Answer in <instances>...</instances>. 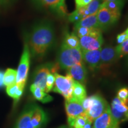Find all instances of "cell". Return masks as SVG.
<instances>
[{
	"label": "cell",
	"instance_id": "cell-1",
	"mask_svg": "<svg viewBox=\"0 0 128 128\" xmlns=\"http://www.w3.org/2000/svg\"><path fill=\"white\" fill-rule=\"evenodd\" d=\"M55 40V33L52 23L43 21L33 27L27 42L32 56L42 60L52 47Z\"/></svg>",
	"mask_w": 128,
	"mask_h": 128
},
{
	"label": "cell",
	"instance_id": "cell-2",
	"mask_svg": "<svg viewBox=\"0 0 128 128\" xmlns=\"http://www.w3.org/2000/svg\"><path fill=\"white\" fill-rule=\"evenodd\" d=\"M81 104L84 109L81 115L92 123L109 106L106 100L98 94L86 97L81 102Z\"/></svg>",
	"mask_w": 128,
	"mask_h": 128
},
{
	"label": "cell",
	"instance_id": "cell-3",
	"mask_svg": "<svg viewBox=\"0 0 128 128\" xmlns=\"http://www.w3.org/2000/svg\"><path fill=\"white\" fill-rule=\"evenodd\" d=\"M82 53L81 48H71L61 44L57 57V64L60 68L66 70L76 64L82 63Z\"/></svg>",
	"mask_w": 128,
	"mask_h": 128
},
{
	"label": "cell",
	"instance_id": "cell-4",
	"mask_svg": "<svg viewBox=\"0 0 128 128\" xmlns=\"http://www.w3.org/2000/svg\"><path fill=\"white\" fill-rule=\"evenodd\" d=\"M30 52L27 41L25 42L23 53L21 56L20 63L17 70L16 84L23 90L26 84L28 71L30 68Z\"/></svg>",
	"mask_w": 128,
	"mask_h": 128
},
{
	"label": "cell",
	"instance_id": "cell-5",
	"mask_svg": "<svg viewBox=\"0 0 128 128\" xmlns=\"http://www.w3.org/2000/svg\"><path fill=\"white\" fill-rule=\"evenodd\" d=\"M55 84L52 91L63 96L65 101H69L72 98V92L74 80L70 75L63 76L55 73Z\"/></svg>",
	"mask_w": 128,
	"mask_h": 128
},
{
	"label": "cell",
	"instance_id": "cell-6",
	"mask_svg": "<svg viewBox=\"0 0 128 128\" xmlns=\"http://www.w3.org/2000/svg\"><path fill=\"white\" fill-rule=\"evenodd\" d=\"M60 67L56 63H47L39 66L35 70L33 74V83L37 87L40 88L45 92L47 76L49 73H57Z\"/></svg>",
	"mask_w": 128,
	"mask_h": 128
},
{
	"label": "cell",
	"instance_id": "cell-7",
	"mask_svg": "<svg viewBox=\"0 0 128 128\" xmlns=\"http://www.w3.org/2000/svg\"><path fill=\"white\" fill-rule=\"evenodd\" d=\"M120 16V12H112L104 7H100L97 13L99 28L101 30L106 31L118 22Z\"/></svg>",
	"mask_w": 128,
	"mask_h": 128
},
{
	"label": "cell",
	"instance_id": "cell-8",
	"mask_svg": "<svg viewBox=\"0 0 128 128\" xmlns=\"http://www.w3.org/2000/svg\"><path fill=\"white\" fill-rule=\"evenodd\" d=\"M119 58L116 48L110 45L104 46L101 50L100 64L98 70L106 72Z\"/></svg>",
	"mask_w": 128,
	"mask_h": 128
},
{
	"label": "cell",
	"instance_id": "cell-9",
	"mask_svg": "<svg viewBox=\"0 0 128 128\" xmlns=\"http://www.w3.org/2000/svg\"><path fill=\"white\" fill-rule=\"evenodd\" d=\"M104 43L102 31L80 38V48L82 50H94L100 49Z\"/></svg>",
	"mask_w": 128,
	"mask_h": 128
},
{
	"label": "cell",
	"instance_id": "cell-10",
	"mask_svg": "<svg viewBox=\"0 0 128 128\" xmlns=\"http://www.w3.org/2000/svg\"><path fill=\"white\" fill-rule=\"evenodd\" d=\"M110 110L112 118L116 124L128 121V106L124 104L116 97L112 100Z\"/></svg>",
	"mask_w": 128,
	"mask_h": 128
},
{
	"label": "cell",
	"instance_id": "cell-11",
	"mask_svg": "<svg viewBox=\"0 0 128 128\" xmlns=\"http://www.w3.org/2000/svg\"><path fill=\"white\" fill-rule=\"evenodd\" d=\"M37 7L50 10L59 16H64L67 14L65 0H32Z\"/></svg>",
	"mask_w": 128,
	"mask_h": 128
},
{
	"label": "cell",
	"instance_id": "cell-12",
	"mask_svg": "<svg viewBox=\"0 0 128 128\" xmlns=\"http://www.w3.org/2000/svg\"><path fill=\"white\" fill-rule=\"evenodd\" d=\"M33 106L34 103L26 106L17 119L14 128H38L32 116Z\"/></svg>",
	"mask_w": 128,
	"mask_h": 128
},
{
	"label": "cell",
	"instance_id": "cell-13",
	"mask_svg": "<svg viewBox=\"0 0 128 128\" xmlns=\"http://www.w3.org/2000/svg\"><path fill=\"white\" fill-rule=\"evenodd\" d=\"M102 48L94 50H82L83 62L91 71L94 72L98 70Z\"/></svg>",
	"mask_w": 128,
	"mask_h": 128
},
{
	"label": "cell",
	"instance_id": "cell-14",
	"mask_svg": "<svg viewBox=\"0 0 128 128\" xmlns=\"http://www.w3.org/2000/svg\"><path fill=\"white\" fill-rule=\"evenodd\" d=\"M92 128H119L112 118L110 106L92 122Z\"/></svg>",
	"mask_w": 128,
	"mask_h": 128
},
{
	"label": "cell",
	"instance_id": "cell-15",
	"mask_svg": "<svg viewBox=\"0 0 128 128\" xmlns=\"http://www.w3.org/2000/svg\"><path fill=\"white\" fill-rule=\"evenodd\" d=\"M66 74L70 75L74 81L84 85L87 82V70L84 62L76 64L66 69Z\"/></svg>",
	"mask_w": 128,
	"mask_h": 128
},
{
	"label": "cell",
	"instance_id": "cell-16",
	"mask_svg": "<svg viewBox=\"0 0 128 128\" xmlns=\"http://www.w3.org/2000/svg\"><path fill=\"white\" fill-rule=\"evenodd\" d=\"M65 108L68 118H76L84 112L81 102L72 98L65 102Z\"/></svg>",
	"mask_w": 128,
	"mask_h": 128
},
{
	"label": "cell",
	"instance_id": "cell-17",
	"mask_svg": "<svg viewBox=\"0 0 128 128\" xmlns=\"http://www.w3.org/2000/svg\"><path fill=\"white\" fill-rule=\"evenodd\" d=\"M103 0H92L87 6L77 8L82 14L83 18L89 15L97 14L100 10Z\"/></svg>",
	"mask_w": 128,
	"mask_h": 128
},
{
	"label": "cell",
	"instance_id": "cell-18",
	"mask_svg": "<svg viewBox=\"0 0 128 128\" xmlns=\"http://www.w3.org/2000/svg\"><path fill=\"white\" fill-rule=\"evenodd\" d=\"M81 27L87 28H99L97 14L89 15L81 19L78 22L75 23L74 28H81Z\"/></svg>",
	"mask_w": 128,
	"mask_h": 128
},
{
	"label": "cell",
	"instance_id": "cell-19",
	"mask_svg": "<svg viewBox=\"0 0 128 128\" xmlns=\"http://www.w3.org/2000/svg\"><path fill=\"white\" fill-rule=\"evenodd\" d=\"M30 90L34 98L36 99L37 100L40 101L42 103H46L51 102L53 100L52 96L48 95L40 88L37 87L34 85L32 84L30 87Z\"/></svg>",
	"mask_w": 128,
	"mask_h": 128
},
{
	"label": "cell",
	"instance_id": "cell-20",
	"mask_svg": "<svg viewBox=\"0 0 128 128\" xmlns=\"http://www.w3.org/2000/svg\"><path fill=\"white\" fill-rule=\"evenodd\" d=\"M86 97H87V92L84 85L78 81H74L72 98L81 102Z\"/></svg>",
	"mask_w": 128,
	"mask_h": 128
},
{
	"label": "cell",
	"instance_id": "cell-21",
	"mask_svg": "<svg viewBox=\"0 0 128 128\" xmlns=\"http://www.w3.org/2000/svg\"><path fill=\"white\" fill-rule=\"evenodd\" d=\"M62 44L71 48H80V38L76 36L74 32H66L64 35Z\"/></svg>",
	"mask_w": 128,
	"mask_h": 128
},
{
	"label": "cell",
	"instance_id": "cell-22",
	"mask_svg": "<svg viewBox=\"0 0 128 128\" xmlns=\"http://www.w3.org/2000/svg\"><path fill=\"white\" fill-rule=\"evenodd\" d=\"M17 79V70L12 68H8L4 73V84L8 86L16 84Z\"/></svg>",
	"mask_w": 128,
	"mask_h": 128
},
{
	"label": "cell",
	"instance_id": "cell-23",
	"mask_svg": "<svg viewBox=\"0 0 128 128\" xmlns=\"http://www.w3.org/2000/svg\"><path fill=\"white\" fill-rule=\"evenodd\" d=\"M87 121L88 120L81 114L76 118H68V124L71 128H83Z\"/></svg>",
	"mask_w": 128,
	"mask_h": 128
},
{
	"label": "cell",
	"instance_id": "cell-24",
	"mask_svg": "<svg viewBox=\"0 0 128 128\" xmlns=\"http://www.w3.org/2000/svg\"><path fill=\"white\" fill-rule=\"evenodd\" d=\"M6 92L10 97L16 101H18L22 97L23 92V90L21 89L17 84L8 86L6 88Z\"/></svg>",
	"mask_w": 128,
	"mask_h": 128
},
{
	"label": "cell",
	"instance_id": "cell-25",
	"mask_svg": "<svg viewBox=\"0 0 128 128\" xmlns=\"http://www.w3.org/2000/svg\"><path fill=\"white\" fill-rule=\"evenodd\" d=\"M124 6V2H113V1H103L100 7H104L110 11L117 12H120L123 7Z\"/></svg>",
	"mask_w": 128,
	"mask_h": 128
},
{
	"label": "cell",
	"instance_id": "cell-26",
	"mask_svg": "<svg viewBox=\"0 0 128 128\" xmlns=\"http://www.w3.org/2000/svg\"><path fill=\"white\" fill-rule=\"evenodd\" d=\"M75 32L78 38H82L83 36H88V35L92 34V33H96L100 31H102L99 28H74Z\"/></svg>",
	"mask_w": 128,
	"mask_h": 128
},
{
	"label": "cell",
	"instance_id": "cell-27",
	"mask_svg": "<svg viewBox=\"0 0 128 128\" xmlns=\"http://www.w3.org/2000/svg\"><path fill=\"white\" fill-rule=\"evenodd\" d=\"M117 97L123 103L128 106V88L124 87L120 88L117 93Z\"/></svg>",
	"mask_w": 128,
	"mask_h": 128
},
{
	"label": "cell",
	"instance_id": "cell-28",
	"mask_svg": "<svg viewBox=\"0 0 128 128\" xmlns=\"http://www.w3.org/2000/svg\"><path fill=\"white\" fill-rule=\"evenodd\" d=\"M116 49L119 58L128 55V39L124 42L119 44L116 47Z\"/></svg>",
	"mask_w": 128,
	"mask_h": 128
},
{
	"label": "cell",
	"instance_id": "cell-29",
	"mask_svg": "<svg viewBox=\"0 0 128 128\" xmlns=\"http://www.w3.org/2000/svg\"><path fill=\"white\" fill-rule=\"evenodd\" d=\"M55 73H49L47 76V79H46L45 90V92L46 93L50 92L52 90L54 86V84H55Z\"/></svg>",
	"mask_w": 128,
	"mask_h": 128
},
{
	"label": "cell",
	"instance_id": "cell-30",
	"mask_svg": "<svg viewBox=\"0 0 128 128\" xmlns=\"http://www.w3.org/2000/svg\"><path fill=\"white\" fill-rule=\"evenodd\" d=\"M82 18L83 17L82 14L80 12L79 10L77 8H76V10L72 12V13L69 14L68 17V20L71 22H72V23H76V22H78V21L82 19Z\"/></svg>",
	"mask_w": 128,
	"mask_h": 128
},
{
	"label": "cell",
	"instance_id": "cell-31",
	"mask_svg": "<svg viewBox=\"0 0 128 128\" xmlns=\"http://www.w3.org/2000/svg\"><path fill=\"white\" fill-rule=\"evenodd\" d=\"M128 39V34L126 31H124L120 34H118L117 36V42L118 44H120L124 42Z\"/></svg>",
	"mask_w": 128,
	"mask_h": 128
},
{
	"label": "cell",
	"instance_id": "cell-32",
	"mask_svg": "<svg viewBox=\"0 0 128 128\" xmlns=\"http://www.w3.org/2000/svg\"><path fill=\"white\" fill-rule=\"evenodd\" d=\"M92 0H75L76 8L84 7L87 6Z\"/></svg>",
	"mask_w": 128,
	"mask_h": 128
},
{
	"label": "cell",
	"instance_id": "cell-33",
	"mask_svg": "<svg viewBox=\"0 0 128 128\" xmlns=\"http://www.w3.org/2000/svg\"><path fill=\"white\" fill-rule=\"evenodd\" d=\"M4 73L2 71H0V87L4 86Z\"/></svg>",
	"mask_w": 128,
	"mask_h": 128
},
{
	"label": "cell",
	"instance_id": "cell-34",
	"mask_svg": "<svg viewBox=\"0 0 128 128\" xmlns=\"http://www.w3.org/2000/svg\"><path fill=\"white\" fill-rule=\"evenodd\" d=\"M83 128H92V123L88 120Z\"/></svg>",
	"mask_w": 128,
	"mask_h": 128
},
{
	"label": "cell",
	"instance_id": "cell-35",
	"mask_svg": "<svg viewBox=\"0 0 128 128\" xmlns=\"http://www.w3.org/2000/svg\"><path fill=\"white\" fill-rule=\"evenodd\" d=\"M103 1H113V2H124V0H103Z\"/></svg>",
	"mask_w": 128,
	"mask_h": 128
},
{
	"label": "cell",
	"instance_id": "cell-36",
	"mask_svg": "<svg viewBox=\"0 0 128 128\" xmlns=\"http://www.w3.org/2000/svg\"><path fill=\"white\" fill-rule=\"evenodd\" d=\"M9 0H0V4H6V2H8Z\"/></svg>",
	"mask_w": 128,
	"mask_h": 128
},
{
	"label": "cell",
	"instance_id": "cell-37",
	"mask_svg": "<svg viewBox=\"0 0 128 128\" xmlns=\"http://www.w3.org/2000/svg\"><path fill=\"white\" fill-rule=\"evenodd\" d=\"M126 66H127V68L128 69V55L127 59H126Z\"/></svg>",
	"mask_w": 128,
	"mask_h": 128
},
{
	"label": "cell",
	"instance_id": "cell-38",
	"mask_svg": "<svg viewBox=\"0 0 128 128\" xmlns=\"http://www.w3.org/2000/svg\"><path fill=\"white\" fill-rule=\"evenodd\" d=\"M125 31H126V32H127V33H128V28L127 29H126V30H125Z\"/></svg>",
	"mask_w": 128,
	"mask_h": 128
},
{
	"label": "cell",
	"instance_id": "cell-39",
	"mask_svg": "<svg viewBox=\"0 0 128 128\" xmlns=\"http://www.w3.org/2000/svg\"><path fill=\"white\" fill-rule=\"evenodd\" d=\"M127 18L128 19V15H127Z\"/></svg>",
	"mask_w": 128,
	"mask_h": 128
},
{
	"label": "cell",
	"instance_id": "cell-40",
	"mask_svg": "<svg viewBox=\"0 0 128 128\" xmlns=\"http://www.w3.org/2000/svg\"></svg>",
	"mask_w": 128,
	"mask_h": 128
}]
</instances>
